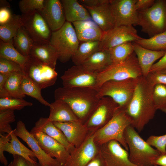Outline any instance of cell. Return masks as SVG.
I'll list each match as a JSON object with an SVG mask.
<instances>
[{"label": "cell", "instance_id": "6da1fadb", "mask_svg": "<svg viewBox=\"0 0 166 166\" xmlns=\"http://www.w3.org/2000/svg\"><path fill=\"white\" fill-rule=\"evenodd\" d=\"M154 86L146 77L142 76L137 78L132 97L124 109L131 125L139 132L155 114L156 110L153 98Z\"/></svg>", "mask_w": 166, "mask_h": 166}, {"label": "cell", "instance_id": "7a4b0ae2", "mask_svg": "<svg viewBox=\"0 0 166 166\" xmlns=\"http://www.w3.org/2000/svg\"><path fill=\"white\" fill-rule=\"evenodd\" d=\"M55 100L68 104L83 124L87 120L100 99L97 90L89 87H59L54 92Z\"/></svg>", "mask_w": 166, "mask_h": 166}, {"label": "cell", "instance_id": "3957f363", "mask_svg": "<svg viewBox=\"0 0 166 166\" xmlns=\"http://www.w3.org/2000/svg\"><path fill=\"white\" fill-rule=\"evenodd\" d=\"M124 136L129 150L130 161L137 166H153L156 158L161 154L141 138L130 125L127 127Z\"/></svg>", "mask_w": 166, "mask_h": 166}, {"label": "cell", "instance_id": "277c9868", "mask_svg": "<svg viewBox=\"0 0 166 166\" xmlns=\"http://www.w3.org/2000/svg\"><path fill=\"white\" fill-rule=\"evenodd\" d=\"M131 125V121L124 109L118 107L112 119L94 133L95 143L99 146L111 140H116L127 151L128 147L124 136L126 128Z\"/></svg>", "mask_w": 166, "mask_h": 166}, {"label": "cell", "instance_id": "5b68a950", "mask_svg": "<svg viewBox=\"0 0 166 166\" xmlns=\"http://www.w3.org/2000/svg\"><path fill=\"white\" fill-rule=\"evenodd\" d=\"M49 44L56 50L61 62L71 59L80 44L72 23L66 21L61 28L52 32Z\"/></svg>", "mask_w": 166, "mask_h": 166}, {"label": "cell", "instance_id": "8992f818", "mask_svg": "<svg viewBox=\"0 0 166 166\" xmlns=\"http://www.w3.org/2000/svg\"><path fill=\"white\" fill-rule=\"evenodd\" d=\"M138 14V25L149 38L166 30V0L155 1L151 7Z\"/></svg>", "mask_w": 166, "mask_h": 166}, {"label": "cell", "instance_id": "52a82bcc", "mask_svg": "<svg viewBox=\"0 0 166 166\" xmlns=\"http://www.w3.org/2000/svg\"><path fill=\"white\" fill-rule=\"evenodd\" d=\"M143 76L136 55L134 52L124 61L112 64L97 74V89L105 82L111 80L121 81L136 79Z\"/></svg>", "mask_w": 166, "mask_h": 166}, {"label": "cell", "instance_id": "ba28073f", "mask_svg": "<svg viewBox=\"0 0 166 166\" xmlns=\"http://www.w3.org/2000/svg\"><path fill=\"white\" fill-rule=\"evenodd\" d=\"M136 79L121 81L111 80L104 83L97 89V97L100 99L107 97L124 109L131 101L135 90Z\"/></svg>", "mask_w": 166, "mask_h": 166}, {"label": "cell", "instance_id": "9c48e42d", "mask_svg": "<svg viewBox=\"0 0 166 166\" xmlns=\"http://www.w3.org/2000/svg\"><path fill=\"white\" fill-rule=\"evenodd\" d=\"M23 71L26 76L42 89L53 85L58 76L55 68L31 56L29 57Z\"/></svg>", "mask_w": 166, "mask_h": 166}, {"label": "cell", "instance_id": "30bf717a", "mask_svg": "<svg viewBox=\"0 0 166 166\" xmlns=\"http://www.w3.org/2000/svg\"><path fill=\"white\" fill-rule=\"evenodd\" d=\"M118 107L111 98L105 97L101 98L84 125L90 133H94L112 119Z\"/></svg>", "mask_w": 166, "mask_h": 166}, {"label": "cell", "instance_id": "8fae6325", "mask_svg": "<svg viewBox=\"0 0 166 166\" xmlns=\"http://www.w3.org/2000/svg\"><path fill=\"white\" fill-rule=\"evenodd\" d=\"M21 16L22 26L34 43H49L52 32L38 11Z\"/></svg>", "mask_w": 166, "mask_h": 166}, {"label": "cell", "instance_id": "7c38bea8", "mask_svg": "<svg viewBox=\"0 0 166 166\" xmlns=\"http://www.w3.org/2000/svg\"><path fill=\"white\" fill-rule=\"evenodd\" d=\"M142 38L138 34L136 30L133 26H115L104 32L100 41L99 50H108L126 42H135Z\"/></svg>", "mask_w": 166, "mask_h": 166}, {"label": "cell", "instance_id": "4fadbf2b", "mask_svg": "<svg viewBox=\"0 0 166 166\" xmlns=\"http://www.w3.org/2000/svg\"><path fill=\"white\" fill-rule=\"evenodd\" d=\"M0 136V161L4 166L8 164L7 160L4 155V151L13 155L20 156L32 163H37L34 153L19 140L13 130L10 134H1Z\"/></svg>", "mask_w": 166, "mask_h": 166}, {"label": "cell", "instance_id": "5bb4252c", "mask_svg": "<svg viewBox=\"0 0 166 166\" xmlns=\"http://www.w3.org/2000/svg\"><path fill=\"white\" fill-rule=\"evenodd\" d=\"M137 0H109L115 26L138 25Z\"/></svg>", "mask_w": 166, "mask_h": 166}, {"label": "cell", "instance_id": "9a60e30c", "mask_svg": "<svg viewBox=\"0 0 166 166\" xmlns=\"http://www.w3.org/2000/svg\"><path fill=\"white\" fill-rule=\"evenodd\" d=\"M97 74L87 71L81 65H75L65 71L61 78L64 87H89L97 89Z\"/></svg>", "mask_w": 166, "mask_h": 166}, {"label": "cell", "instance_id": "2e32d148", "mask_svg": "<svg viewBox=\"0 0 166 166\" xmlns=\"http://www.w3.org/2000/svg\"><path fill=\"white\" fill-rule=\"evenodd\" d=\"M13 132L31 149L41 166H61L56 159L48 155L42 150L33 135L28 131L22 121L19 120L17 122Z\"/></svg>", "mask_w": 166, "mask_h": 166}, {"label": "cell", "instance_id": "e0dca14e", "mask_svg": "<svg viewBox=\"0 0 166 166\" xmlns=\"http://www.w3.org/2000/svg\"><path fill=\"white\" fill-rule=\"evenodd\" d=\"M117 141L113 140L99 146L106 166H137L129 159L127 150Z\"/></svg>", "mask_w": 166, "mask_h": 166}, {"label": "cell", "instance_id": "ac0fdd59", "mask_svg": "<svg viewBox=\"0 0 166 166\" xmlns=\"http://www.w3.org/2000/svg\"><path fill=\"white\" fill-rule=\"evenodd\" d=\"M94 137V133H91L83 144L75 148L61 166H85L100 150Z\"/></svg>", "mask_w": 166, "mask_h": 166}, {"label": "cell", "instance_id": "d6986e66", "mask_svg": "<svg viewBox=\"0 0 166 166\" xmlns=\"http://www.w3.org/2000/svg\"><path fill=\"white\" fill-rule=\"evenodd\" d=\"M32 134L47 154L56 159L61 166L65 163L70 153L64 146L42 132H38Z\"/></svg>", "mask_w": 166, "mask_h": 166}, {"label": "cell", "instance_id": "ffe728a7", "mask_svg": "<svg viewBox=\"0 0 166 166\" xmlns=\"http://www.w3.org/2000/svg\"><path fill=\"white\" fill-rule=\"evenodd\" d=\"M39 12L52 32L61 28L66 22L61 0H45L43 8Z\"/></svg>", "mask_w": 166, "mask_h": 166}, {"label": "cell", "instance_id": "44dd1931", "mask_svg": "<svg viewBox=\"0 0 166 166\" xmlns=\"http://www.w3.org/2000/svg\"><path fill=\"white\" fill-rule=\"evenodd\" d=\"M53 123L62 132L69 142L75 148L80 146L92 133L80 121Z\"/></svg>", "mask_w": 166, "mask_h": 166}, {"label": "cell", "instance_id": "7402d4cb", "mask_svg": "<svg viewBox=\"0 0 166 166\" xmlns=\"http://www.w3.org/2000/svg\"><path fill=\"white\" fill-rule=\"evenodd\" d=\"M84 6L88 11L92 20L104 32L115 26L109 0H107L104 3L97 6Z\"/></svg>", "mask_w": 166, "mask_h": 166}, {"label": "cell", "instance_id": "603a6c76", "mask_svg": "<svg viewBox=\"0 0 166 166\" xmlns=\"http://www.w3.org/2000/svg\"><path fill=\"white\" fill-rule=\"evenodd\" d=\"M39 131L44 132L57 140L64 146L70 153L75 148L69 142L62 132L53 122L49 120L48 117L40 118L30 132L33 134Z\"/></svg>", "mask_w": 166, "mask_h": 166}, {"label": "cell", "instance_id": "cb8c5ba5", "mask_svg": "<svg viewBox=\"0 0 166 166\" xmlns=\"http://www.w3.org/2000/svg\"><path fill=\"white\" fill-rule=\"evenodd\" d=\"M134 52L135 53L142 75L147 77L155 62L160 59L166 51H156L144 48L133 42Z\"/></svg>", "mask_w": 166, "mask_h": 166}, {"label": "cell", "instance_id": "d4e9b609", "mask_svg": "<svg viewBox=\"0 0 166 166\" xmlns=\"http://www.w3.org/2000/svg\"><path fill=\"white\" fill-rule=\"evenodd\" d=\"M72 23L80 42L101 40L104 32L91 19Z\"/></svg>", "mask_w": 166, "mask_h": 166}, {"label": "cell", "instance_id": "484cf974", "mask_svg": "<svg viewBox=\"0 0 166 166\" xmlns=\"http://www.w3.org/2000/svg\"><path fill=\"white\" fill-rule=\"evenodd\" d=\"M49 107L50 113L48 118L53 122L81 121L69 105L62 101L55 100Z\"/></svg>", "mask_w": 166, "mask_h": 166}, {"label": "cell", "instance_id": "4316f807", "mask_svg": "<svg viewBox=\"0 0 166 166\" xmlns=\"http://www.w3.org/2000/svg\"><path fill=\"white\" fill-rule=\"evenodd\" d=\"M112 64L109 50H100L93 53L81 65L87 71L98 74Z\"/></svg>", "mask_w": 166, "mask_h": 166}, {"label": "cell", "instance_id": "83f0119b", "mask_svg": "<svg viewBox=\"0 0 166 166\" xmlns=\"http://www.w3.org/2000/svg\"><path fill=\"white\" fill-rule=\"evenodd\" d=\"M66 21L71 23L91 19L87 9L78 0H61Z\"/></svg>", "mask_w": 166, "mask_h": 166}, {"label": "cell", "instance_id": "f1b7e54d", "mask_svg": "<svg viewBox=\"0 0 166 166\" xmlns=\"http://www.w3.org/2000/svg\"><path fill=\"white\" fill-rule=\"evenodd\" d=\"M30 56L33 57L52 67L55 68L58 59L57 53L49 43L34 44Z\"/></svg>", "mask_w": 166, "mask_h": 166}, {"label": "cell", "instance_id": "f546056e", "mask_svg": "<svg viewBox=\"0 0 166 166\" xmlns=\"http://www.w3.org/2000/svg\"><path fill=\"white\" fill-rule=\"evenodd\" d=\"M100 41L81 42L71 59L75 65H81L96 52L99 50Z\"/></svg>", "mask_w": 166, "mask_h": 166}, {"label": "cell", "instance_id": "4dcf8cb0", "mask_svg": "<svg viewBox=\"0 0 166 166\" xmlns=\"http://www.w3.org/2000/svg\"><path fill=\"white\" fill-rule=\"evenodd\" d=\"M0 57L17 63L23 70L29 57L24 56L16 49L13 44V39L6 42L0 40Z\"/></svg>", "mask_w": 166, "mask_h": 166}, {"label": "cell", "instance_id": "1f68e13d", "mask_svg": "<svg viewBox=\"0 0 166 166\" xmlns=\"http://www.w3.org/2000/svg\"><path fill=\"white\" fill-rule=\"evenodd\" d=\"M13 40L16 49L24 56L29 57L34 42L22 26Z\"/></svg>", "mask_w": 166, "mask_h": 166}, {"label": "cell", "instance_id": "d6a6232c", "mask_svg": "<svg viewBox=\"0 0 166 166\" xmlns=\"http://www.w3.org/2000/svg\"><path fill=\"white\" fill-rule=\"evenodd\" d=\"M22 26L21 15L12 14L11 19L7 23L0 25V40L5 42L11 40Z\"/></svg>", "mask_w": 166, "mask_h": 166}, {"label": "cell", "instance_id": "836d02e7", "mask_svg": "<svg viewBox=\"0 0 166 166\" xmlns=\"http://www.w3.org/2000/svg\"><path fill=\"white\" fill-rule=\"evenodd\" d=\"M21 88L24 95L30 96L37 100L42 105L49 107L50 104L46 101L42 96V89L24 73L22 81Z\"/></svg>", "mask_w": 166, "mask_h": 166}, {"label": "cell", "instance_id": "e575fe53", "mask_svg": "<svg viewBox=\"0 0 166 166\" xmlns=\"http://www.w3.org/2000/svg\"><path fill=\"white\" fill-rule=\"evenodd\" d=\"M24 74L23 72H15L11 73L7 78L4 88L11 97L23 99L26 97L22 93L21 82Z\"/></svg>", "mask_w": 166, "mask_h": 166}, {"label": "cell", "instance_id": "d590c367", "mask_svg": "<svg viewBox=\"0 0 166 166\" xmlns=\"http://www.w3.org/2000/svg\"><path fill=\"white\" fill-rule=\"evenodd\" d=\"M134 42L151 50L166 51V30L148 38H142Z\"/></svg>", "mask_w": 166, "mask_h": 166}, {"label": "cell", "instance_id": "8d00e7d4", "mask_svg": "<svg viewBox=\"0 0 166 166\" xmlns=\"http://www.w3.org/2000/svg\"><path fill=\"white\" fill-rule=\"evenodd\" d=\"M108 50L113 64L124 61L134 52L133 44L131 42L124 43Z\"/></svg>", "mask_w": 166, "mask_h": 166}, {"label": "cell", "instance_id": "74e56055", "mask_svg": "<svg viewBox=\"0 0 166 166\" xmlns=\"http://www.w3.org/2000/svg\"><path fill=\"white\" fill-rule=\"evenodd\" d=\"M33 103L23 99L15 98H0V110L9 109L20 110L25 107L30 106Z\"/></svg>", "mask_w": 166, "mask_h": 166}, {"label": "cell", "instance_id": "f35d334b", "mask_svg": "<svg viewBox=\"0 0 166 166\" xmlns=\"http://www.w3.org/2000/svg\"><path fill=\"white\" fill-rule=\"evenodd\" d=\"M153 98L156 110L166 113V85L161 84L155 85Z\"/></svg>", "mask_w": 166, "mask_h": 166}, {"label": "cell", "instance_id": "ab89813d", "mask_svg": "<svg viewBox=\"0 0 166 166\" xmlns=\"http://www.w3.org/2000/svg\"><path fill=\"white\" fill-rule=\"evenodd\" d=\"M15 121L14 111L9 109L0 110V134H10L13 130L10 124Z\"/></svg>", "mask_w": 166, "mask_h": 166}, {"label": "cell", "instance_id": "60d3db41", "mask_svg": "<svg viewBox=\"0 0 166 166\" xmlns=\"http://www.w3.org/2000/svg\"><path fill=\"white\" fill-rule=\"evenodd\" d=\"M45 0H21L18 7L22 14H27L39 11L43 8Z\"/></svg>", "mask_w": 166, "mask_h": 166}, {"label": "cell", "instance_id": "b9f144b4", "mask_svg": "<svg viewBox=\"0 0 166 166\" xmlns=\"http://www.w3.org/2000/svg\"><path fill=\"white\" fill-rule=\"evenodd\" d=\"M15 72L24 73V71L22 67L17 63L0 57V73L8 74Z\"/></svg>", "mask_w": 166, "mask_h": 166}, {"label": "cell", "instance_id": "7bdbcfd3", "mask_svg": "<svg viewBox=\"0 0 166 166\" xmlns=\"http://www.w3.org/2000/svg\"><path fill=\"white\" fill-rule=\"evenodd\" d=\"M151 146L155 147L162 154L166 152V134L160 136L151 135L146 140Z\"/></svg>", "mask_w": 166, "mask_h": 166}, {"label": "cell", "instance_id": "ee69618b", "mask_svg": "<svg viewBox=\"0 0 166 166\" xmlns=\"http://www.w3.org/2000/svg\"><path fill=\"white\" fill-rule=\"evenodd\" d=\"M146 77L154 86L157 84L166 85V73L160 72L150 73Z\"/></svg>", "mask_w": 166, "mask_h": 166}, {"label": "cell", "instance_id": "f6af8a7d", "mask_svg": "<svg viewBox=\"0 0 166 166\" xmlns=\"http://www.w3.org/2000/svg\"><path fill=\"white\" fill-rule=\"evenodd\" d=\"M13 158L7 166H41L39 163H32L19 155H13Z\"/></svg>", "mask_w": 166, "mask_h": 166}, {"label": "cell", "instance_id": "bcb514c9", "mask_svg": "<svg viewBox=\"0 0 166 166\" xmlns=\"http://www.w3.org/2000/svg\"><path fill=\"white\" fill-rule=\"evenodd\" d=\"M166 69V53L156 62L152 66L150 70V73L160 72Z\"/></svg>", "mask_w": 166, "mask_h": 166}, {"label": "cell", "instance_id": "7dc6e473", "mask_svg": "<svg viewBox=\"0 0 166 166\" xmlns=\"http://www.w3.org/2000/svg\"><path fill=\"white\" fill-rule=\"evenodd\" d=\"M154 0H137L135 7L137 12L145 10L151 7L155 2Z\"/></svg>", "mask_w": 166, "mask_h": 166}, {"label": "cell", "instance_id": "c3c4849f", "mask_svg": "<svg viewBox=\"0 0 166 166\" xmlns=\"http://www.w3.org/2000/svg\"><path fill=\"white\" fill-rule=\"evenodd\" d=\"M10 74H2L0 73V98H12L9 95L4 88L5 82Z\"/></svg>", "mask_w": 166, "mask_h": 166}, {"label": "cell", "instance_id": "681fc988", "mask_svg": "<svg viewBox=\"0 0 166 166\" xmlns=\"http://www.w3.org/2000/svg\"><path fill=\"white\" fill-rule=\"evenodd\" d=\"M12 15L9 8H0V25L7 23L11 19Z\"/></svg>", "mask_w": 166, "mask_h": 166}, {"label": "cell", "instance_id": "f907efd6", "mask_svg": "<svg viewBox=\"0 0 166 166\" xmlns=\"http://www.w3.org/2000/svg\"><path fill=\"white\" fill-rule=\"evenodd\" d=\"M85 166H106L105 160L100 150Z\"/></svg>", "mask_w": 166, "mask_h": 166}, {"label": "cell", "instance_id": "816d5d0a", "mask_svg": "<svg viewBox=\"0 0 166 166\" xmlns=\"http://www.w3.org/2000/svg\"><path fill=\"white\" fill-rule=\"evenodd\" d=\"M78 1L84 6L94 7L104 3L107 0H79Z\"/></svg>", "mask_w": 166, "mask_h": 166}, {"label": "cell", "instance_id": "f5cc1de1", "mask_svg": "<svg viewBox=\"0 0 166 166\" xmlns=\"http://www.w3.org/2000/svg\"><path fill=\"white\" fill-rule=\"evenodd\" d=\"M155 165L166 166V152L161 153L156 159L154 163Z\"/></svg>", "mask_w": 166, "mask_h": 166}, {"label": "cell", "instance_id": "db71d44e", "mask_svg": "<svg viewBox=\"0 0 166 166\" xmlns=\"http://www.w3.org/2000/svg\"><path fill=\"white\" fill-rule=\"evenodd\" d=\"M0 7L2 8H8L10 7V5L9 2L5 0H0Z\"/></svg>", "mask_w": 166, "mask_h": 166}, {"label": "cell", "instance_id": "11a10c76", "mask_svg": "<svg viewBox=\"0 0 166 166\" xmlns=\"http://www.w3.org/2000/svg\"><path fill=\"white\" fill-rule=\"evenodd\" d=\"M160 72V73H166V69H165V70H163L162 71H161L160 72Z\"/></svg>", "mask_w": 166, "mask_h": 166}, {"label": "cell", "instance_id": "9f6ffc18", "mask_svg": "<svg viewBox=\"0 0 166 166\" xmlns=\"http://www.w3.org/2000/svg\"><path fill=\"white\" fill-rule=\"evenodd\" d=\"M158 166L155 165V166Z\"/></svg>", "mask_w": 166, "mask_h": 166}, {"label": "cell", "instance_id": "6f0895ef", "mask_svg": "<svg viewBox=\"0 0 166 166\" xmlns=\"http://www.w3.org/2000/svg\"><path fill=\"white\" fill-rule=\"evenodd\" d=\"M46 166V165H45V166Z\"/></svg>", "mask_w": 166, "mask_h": 166}]
</instances>
